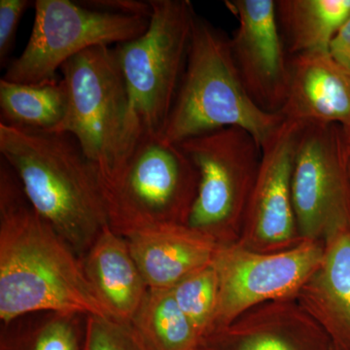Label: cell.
Masks as SVG:
<instances>
[{"mask_svg": "<svg viewBox=\"0 0 350 350\" xmlns=\"http://www.w3.org/2000/svg\"><path fill=\"white\" fill-rule=\"evenodd\" d=\"M323 254V241H306L276 253L255 252L237 243L221 246L213 262L219 299L211 334L254 306L296 299L319 268Z\"/></svg>", "mask_w": 350, "mask_h": 350, "instance_id": "30bf717a", "label": "cell"}, {"mask_svg": "<svg viewBox=\"0 0 350 350\" xmlns=\"http://www.w3.org/2000/svg\"></svg>", "mask_w": 350, "mask_h": 350, "instance_id": "f1b7e54d", "label": "cell"}, {"mask_svg": "<svg viewBox=\"0 0 350 350\" xmlns=\"http://www.w3.org/2000/svg\"><path fill=\"white\" fill-rule=\"evenodd\" d=\"M197 167L162 135H142L103 185L110 228L125 237L156 226L187 224Z\"/></svg>", "mask_w": 350, "mask_h": 350, "instance_id": "5b68a950", "label": "cell"}, {"mask_svg": "<svg viewBox=\"0 0 350 350\" xmlns=\"http://www.w3.org/2000/svg\"><path fill=\"white\" fill-rule=\"evenodd\" d=\"M323 244L321 264L296 300L325 332L334 350H350V219Z\"/></svg>", "mask_w": 350, "mask_h": 350, "instance_id": "2e32d148", "label": "cell"}, {"mask_svg": "<svg viewBox=\"0 0 350 350\" xmlns=\"http://www.w3.org/2000/svg\"><path fill=\"white\" fill-rule=\"evenodd\" d=\"M80 3L89 8L107 12L124 14V15L142 16L150 18L152 7L150 1L138 0H88Z\"/></svg>", "mask_w": 350, "mask_h": 350, "instance_id": "d4e9b609", "label": "cell"}, {"mask_svg": "<svg viewBox=\"0 0 350 350\" xmlns=\"http://www.w3.org/2000/svg\"><path fill=\"white\" fill-rule=\"evenodd\" d=\"M283 117L264 111L246 92L230 38L196 17L185 71L163 137L179 144L202 133L238 126L260 145L273 137Z\"/></svg>", "mask_w": 350, "mask_h": 350, "instance_id": "3957f363", "label": "cell"}, {"mask_svg": "<svg viewBox=\"0 0 350 350\" xmlns=\"http://www.w3.org/2000/svg\"><path fill=\"white\" fill-rule=\"evenodd\" d=\"M86 317L31 313L2 325L0 350H83Z\"/></svg>", "mask_w": 350, "mask_h": 350, "instance_id": "ffe728a7", "label": "cell"}, {"mask_svg": "<svg viewBox=\"0 0 350 350\" xmlns=\"http://www.w3.org/2000/svg\"><path fill=\"white\" fill-rule=\"evenodd\" d=\"M350 157L337 125H301L295 148L292 200L304 241H324L350 219Z\"/></svg>", "mask_w": 350, "mask_h": 350, "instance_id": "9c48e42d", "label": "cell"}, {"mask_svg": "<svg viewBox=\"0 0 350 350\" xmlns=\"http://www.w3.org/2000/svg\"><path fill=\"white\" fill-rule=\"evenodd\" d=\"M345 142H347V151H349V155L350 157V131H345Z\"/></svg>", "mask_w": 350, "mask_h": 350, "instance_id": "4316f807", "label": "cell"}, {"mask_svg": "<svg viewBox=\"0 0 350 350\" xmlns=\"http://www.w3.org/2000/svg\"><path fill=\"white\" fill-rule=\"evenodd\" d=\"M131 324L151 350H200L202 345L170 289L149 288Z\"/></svg>", "mask_w": 350, "mask_h": 350, "instance_id": "44dd1931", "label": "cell"}, {"mask_svg": "<svg viewBox=\"0 0 350 350\" xmlns=\"http://www.w3.org/2000/svg\"><path fill=\"white\" fill-rule=\"evenodd\" d=\"M280 115L300 125H337L350 131V68L331 52L290 57V81Z\"/></svg>", "mask_w": 350, "mask_h": 350, "instance_id": "5bb4252c", "label": "cell"}, {"mask_svg": "<svg viewBox=\"0 0 350 350\" xmlns=\"http://www.w3.org/2000/svg\"><path fill=\"white\" fill-rule=\"evenodd\" d=\"M53 312L113 319L75 250L32 207L0 161V320Z\"/></svg>", "mask_w": 350, "mask_h": 350, "instance_id": "6da1fadb", "label": "cell"}, {"mask_svg": "<svg viewBox=\"0 0 350 350\" xmlns=\"http://www.w3.org/2000/svg\"><path fill=\"white\" fill-rule=\"evenodd\" d=\"M300 124L283 120L262 147L261 163L238 244L260 253L282 252L303 243L292 200V172Z\"/></svg>", "mask_w": 350, "mask_h": 350, "instance_id": "8fae6325", "label": "cell"}, {"mask_svg": "<svg viewBox=\"0 0 350 350\" xmlns=\"http://www.w3.org/2000/svg\"><path fill=\"white\" fill-rule=\"evenodd\" d=\"M226 6L238 19L230 39L241 82L257 107L280 114L286 101L290 57L278 25L273 0H228Z\"/></svg>", "mask_w": 350, "mask_h": 350, "instance_id": "7c38bea8", "label": "cell"}, {"mask_svg": "<svg viewBox=\"0 0 350 350\" xmlns=\"http://www.w3.org/2000/svg\"><path fill=\"white\" fill-rule=\"evenodd\" d=\"M349 178H350V160L349 163Z\"/></svg>", "mask_w": 350, "mask_h": 350, "instance_id": "83f0119b", "label": "cell"}, {"mask_svg": "<svg viewBox=\"0 0 350 350\" xmlns=\"http://www.w3.org/2000/svg\"><path fill=\"white\" fill-rule=\"evenodd\" d=\"M83 350H151L130 322L87 317Z\"/></svg>", "mask_w": 350, "mask_h": 350, "instance_id": "603a6c76", "label": "cell"}, {"mask_svg": "<svg viewBox=\"0 0 350 350\" xmlns=\"http://www.w3.org/2000/svg\"><path fill=\"white\" fill-rule=\"evenodd\" d=\"M200 350H334L296 299L262 304L204 338Z\"/></svg>", "mask_w": 350, "mask_h": 350, "instance_id": "4fadbf2b", "label": "cell"}, {"mask_svg": "<svg viewBox=\"0 0 350 350\" xmlns=\"http://www.w3.org/2000/svg\"><path fill=\"white\" fill-rule=\"evenodd\" d=\"M0 155L36 213L82 259L109 220L100 174L77 140L0 123Z\"/></svg>", "mask_w": 350, "mask_h": 350, "instance_id": "7a4b0ae2", "label": "cell"}, {"mask_svg": "<svg viewBox=\"0 0 350 350\" xmlns=\"http://www.w3.org/2000/svg\"><path fill=\"white\" fill-rule=\"evenodd\" d=\"M178 145L199 174L187 224L221 245L238 243L259 172L261 147L238 126L202 133Z\"/></svg>", "mask_w": 350, "mask_h": 350, "instance_id": "8992f818", "label": "cell"}, {"mask_svg": "<svg viewBox=\"0 0 350 350\" xmlns=\"http://www.w3.org/2000/svg\"><path fill=\"white\" fill-rule=\"evenodd\" d=\"M276 14L291 57L330 52L332 43L350 18V0H278Z\"/></svg>", "mask_w": 350, "mask_h": 350, "instance_id": "ac0fdd59", "label": "cell"}, {"mask_svg": "<svg viewBox=\"0 0 350 350\" xmlns=\"http://www.w3.org/2000/svg\"><path fill=\"white\" fill-rule=\"evenodd\" d=\"M61 71L68 109L54 133L77 140L103 187L118 165L128 119V93L118 57L114 48L96 46L71 57Z\"/></svg>", "mask_w": 350, "mask_h": 350, "instance_id": "52a82bcc", "label": "cell"}, {"mask_svg": "<svg viewBox=\"0 0 350 350\" xmlns=\"http://www.w3.org/2000/svg\"><path fill=\"white\" fill-rule=\"evenodd\" d=\"M177 305L204 340L213 332L218 308L219 282L213 262L172 288Z\"/></svg>", "mask_w": 350, "mask_h": 350, "instance_id": "7402d4cb", "label": "cell"}, {"mask_svg": "<svg viewBox=\"0 0 350 350\" xmlns=\"http://www.w3.org/2000/svg\"><path fill=\"white\" fill-rule=\"evenodd\" d=\"M68 109L63 79L19 84L0 80V123L39 131H56Z\"/></svg>", "mask_w": 350, "mask_h": 350, "instance_id": "d6986e66", "label": "cell"}, {"mask_svg": "<svg viewBox=\"0 0 350 350\" xmlns=\"http://www.w3.org/2000/svg\"><path fill=\"white\" fill-rule=\"evenodd\" d=\"M31 38L9 63L3 79L19 84L56 80L71 57L83 51L139 38L150 18L96 10L70 0H38Z\"/></svg>", "mask_w": 350, "mask_h": 350, "instance_id": "ba28073f", "label": "cell"}, {"mask_svg": "<svg viewBox=\"0 0 350 350\" xmlns=\"http://www.w3.org/2000/svg\"><path fill=\"white\" fill-rule=\"evenodd\" d=\"M29 0H0V64L7 66L15 44L23 15L31 6Z\"/></svg>", "mask_w": 350, "mask_h": 350, "instance_id": "cb8c5ba5", "label": "cell"}, {"mask_svg": "<svg viewBox=\"0 0 350 350\" xmlns=\"http://www.w3.org/2000/svg\"><path fill=\"white\" fill-rule=\"evenodd\" d=\"M124 238L150 289H172L211 266L222 246L188 224L156 226Z\"/></svg>", "mask_w": 350, "mask_h": 350, "instance_id": "9a60e30c", "label": "cell"}, {"mask_svg": "<svg viewBox=\"0 0 350 350\" xmlns=\"http://www.w3.org/2000/svg\"><path fill=\"white\" fill-rule=\"evenodd\" d=\"M150 4L144 33L114 48L129 98L118 165L142 135H163L185 71L197 17L188 0H150Z\"/></svg>", "mask_w": 350, "mask_h": 350, "instance_id": "277c9868", "label": "cell"}, {"mask_svg": "<svg viewBox=\"0 0 350 350\" xmlns=\"http://www.w3.org/2000/svg\"><path fill=\"white\" fill-rule=\"evenodd\" d=\"M331 54L350 68V18L332 43Z\"/></svg>", "mask_w": 350, "mask_h": 350, "instance_id": "484cf974", "label": "cell"}, {"mask_svg": "<svg viewBox=\"0 0 350 350\" xmlns=\"http://www.w3.org/2000/svg\"><path fill=\"white\" fill-rule=\"evenodd\" d=\"M81 261L88 280L113 319L131 323L149 287L126 239L107 226Z\"/></svg>", "mask_w": 350, "mask_h": 350, "instance_id": "e0dca14e", "label": "cell"}]
</instances>
